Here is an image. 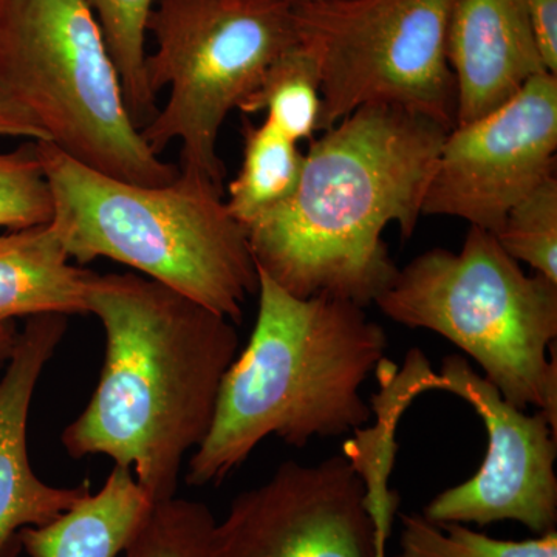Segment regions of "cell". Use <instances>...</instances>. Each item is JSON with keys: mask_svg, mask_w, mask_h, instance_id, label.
<instances>
[{"mask_svg": "<svg viewBox=\"0 0 557 557\" xmlns=\"http://www.w3.org/2000/svg\"><path fill=\"white\" fill-rule=\"evenodd\" d=\"M33 143L53 196L51 223L70 258L123 263L240 324L259 273L223 190L185 172L168 185L123 182L49 141Z\"/></svg>", "mask_w": 557, "mask_h": 557, "instance_id": "277c9868", "label": "cell"}, {"mask_svg": "<svg viewBox=\"0 0 557 557\" xmlns=\"http://www.w3.org/2000/svg\"><path fill=\"white\" fill-rule=\"evenodd\" d=\"M494 236L512 259L557 282L556 175L509 209Z\"/></svg>", "mask_w": 557, "mask_h": 557, "instance_id": "ffe728a7", "label": "cell"}, {"mask_svg": "<svg viewBox=\"0 0 557 557\" xmlns=\"http://www.w3.org/2000/svg\"><path fill=\"white\" fill-rule=\"evenodd\" d=\"M282 2H287L292 3V5H295V3L309 2V0H282Z\"/></svg>", "mask_w": 557, "mask_h": 557, "instance_id": "484cf974", "label": "cell"}, {"mask_svg": "<svg viewBox=\"0 0 557 557\" xmlns=\"http://www.w3.org/2000/svg\"><path fill=\"white\" fill-rule=\"evenodd\" d=\"M557 75L541 73L504 106L448 132L423 215L496 233L509 209L556 175Z\"/></svg>", "mask_w": 557, "mask_h": 557, "instance_id": "8fae6325", "label": "cell"}, {"mask_svg": "<svg viewBox=\"0 0 557 557\" xmlns=\"http://www.w3.org/2000/svg\"><path fill=\"white\" fill-rule=\"evenodd\" d=\"M218 520L200 502L177 496L153 505L126 557H212Z\"/></svg>", "mask_w": 557, "mask_h": 557, "instance_id": "44dd1931", "label": "cell"}, {"mask_svg": "<svg viewBox=\"0 0 557 557\" xmlns=\"http://www.w3.org/2000/svg\"><path fill=\"white\" fill-rule=\"evenodd\" d=\"M244 160L239 174L230 183V214L242 226L285 203L298 189L306 153L299 143L269 119L255 126L244 120Z\"/></svg>", "mask_w": 557, "mask_h": 557, "instance_id": "2e32d148", "label": "cell"}, {"mask_svg": "<svg viewBox=\"0 0 557 557\" xmlns=\"http://www.w3.org/2000/svg\"><path fill=\"white\" fill-rule=\"evenodd\" d=\"M395 557H557V530L527 541H500L463 523H435L423 515H399Z\"/></svg>", "mask_w": 557, "mask_h": 557, "instance_id": "d6986e66", "label": "cell"}, {"mask_svg": "<svg viewBox=\"0 0 557 557\" xmlns=\"http://www.w3.org/2000/svg\"><path fill=\"white\" fill-rule=\"evenodd\" d=\"M239 110L247 115L265 112L296 143L311 141L321 116V67L309 44L299 39L285 50Z\"/></svg>", "mask_w": 557, "mask_h": 557, "instance_id": "e0dca14e", "label": "cell"}, {"mask_svg": "<svg viewBox=\"0 0 557 557\" xmlns=\"http://www.w3.org/2000/svg\"><path fill=\"white\" fill-rule=\"evenodd\" d=\"M450 392L471 405L486 429V456L474 478L437 494L423 516L435 523H522L541 536L557 527V426L541 410L527 413L474 372L467 358L449 355L418 392Z\"/></svg>", "mask_w": 557, "mask_h": 557, "instance_id": "30bf717a", "label": "cell"}, {"mask_svg": "<svg viewBox=\"0 0 557 557\" xmlns=\"http://www.w3.org/2000/svg\"><path fill=\"white\" fill-rule=\"evenodd\" d=\"M542 60L557 75V0H523Z\"/></svg>", "mask_w": 557, "mask_h": 557, "instance_id": "603a6c76", "label": "cell"}, {"mask_svg": "<svg viewBox=\"0 0 557 557\" xmlns=\"http://www.w3.org/2000/svg\"><path fill=\"white\" fill-rule=\"evenodd\" d=\"M3 137L49 141L46 131L22 108L0 78V138Z\"/></svg>", "mask_w": 557, "mask_h": 557, "instance_id": "cb8c5ba5", "label": "cell"}, {"mask_svg": "<svg viewBox=\"0 0 557 557\" xmlns=\"http://www.w3.org/2000/svg\"><path fill=\"white\" fill-rule=\"evenodd\" d=\"M53 196L35 143L0 153V228L44 225L53 219Z\"/></svg>", "mask_w": 557, "mask_h": 557, "instance_id": "7402d4cb", "label": "cell"}, {"mask_svg": "<svg viewBox=\"0 0 557 557\" xmlns=\"http://www.w3.org/2000/svg\"><path fill=\"white\" fill-rule=\"evenodd\" d=\"M311 139L298 189L245 226L256 267L298 298L375 302L397 265L383 233L405 239L423 215L448 131L394 106H364Z\"/></svg>", "mask_w": 557, "mask_h": 557, "instance_id": "6da1fadb", "label": "cell"}, {"mask_svg": "<svg viewBox=\"0 0 557 557\" xmlns=\"http://www.w3.org/2000/svg\"><path fill=\"white\" fill-rule=\"evenodd\" d=\"M87 310L106 355L89 405L62 432L72 458L131 468L153 504L170 500L189 450L207 437L220 384L239 354L228 318L138 273L94 274Z\"/></svg>", "mask_w": 557, "mask_h": 557, "instance_id": "7a4b0ae2", "label": "cell"}, {"mask_svg": "<svg viewBox=\"0 0 557 557\" xmlns=\"http://www.w3.org/2000/svg\"><path fill=\"white\" fill-rule=\"evenodd\" d=\"M100 22L106 42L119 69L131 119L138 129L157 113L146 78V36L157 0H86Z\"/></svg>", "mask_w": 557, "mask_h": 557, "instance_id": "ac0fdd59", "label": "cell"}, {"mask_svg": "<svg viewBox=\"0 0 557 557\" xmlns=\"http://www.w3.org/2000/svg\"><path fill=\"white\" fill-rule=\"evenodd\" d=\"M456 0H309L295 3L296 30L321 67L319 131L364 106H394L457 124L448 61Z\"/></svg>", "mask_w": 557, "mask_h": 557, "instance_id": "ba28073f", "label": "cell"}, {"mask_svg": "<svg viewBox=\"0 0 557 557\" xmlns=\"http://www.w3.org/2000/svg\"><path fill=\"white\" fill-rule=\"evenodd\" d=\"M65 330L67 317L62 314L30 318L0 379V557L17 556L21 530L46 525L90 493L87 485L58 487L42 482L28 457L33 394Z\"/></svg>", "mask_w": 557, "mask_h": 557, "instance_id": "7c38bea8", "label": "cell"}, {"mask_svg": "<svg viewBox=\"0 0 557 557\" xmlns=\"http://www.w3.org/2000/svg\"><path fill=\"white\" fill-rule=\"evenodd\" d=\"M148 33L156 50L146 57L153 97L168 87L166 104L141 127L157 156L182 145L180 172L199 175L223 190L225 166L219 137L274 61L298 42L292 3L282 0H157Z\"/></svg>", "mask_w": 557, "mask_h": 557, "instance_id": "52a82bcc", "label": "cell"}, {"mask_svg": "<svg viewBox=\"0 0 557 557\" xmlns=\"http://www.w3.org/2000/svg\"><path fill=\"white\" fill-rule=\"evenodd\" d=\"M53 223L0 236V321L42 314H86L95 273L70 263Z\"/></svg>", "mask_w": 557, "mask_h": 557, "instance_id": "5bb4252c", "label": "cell"}, {"mask_svg": "<svg viewBox=\"0 0 557 557\" xmlns=\"http://www.w3.org/2000/svg\"><path fill=\"white\" fill-rule=\"evenodd\" d=\"M258 273L255 330L220 384L211 428L190 456L189 486H219L271 435L302 449L372 418L361 386L383 362L384 329L358 304L298 298Z\"/></svg>", "mask_w": 557, "mask_h": 557, "instance_id": "3957f363", "label": "cell"}, {"mask_svg": "<svg viewBox=\"0 0 557 557\" xmlns=\"http://www.w3.org/2000/svg\"><path fill=\"white\" fill-rule=\"evenodd\" d=\"M17 333L13 321H0V364L9 361L16 344Z\"/></svg>", "mask_w": 557, "mask_h": 557, "instance_id": "d4e9b609", "label": "cell"}, {"mask_svg": "<svg viewBox=\"0 0 557 557\" xmlns=\"http://www.w3.org/2000/svg\"><path fill=\"white\" fill-rule=\"evenodd\" d=\"M0 78L49 143L91 170L137 185L178 177L127 109L104 33L86 0H0Z\"/></svg>", "mask_w": 557, "mask_h": 557, "instance_id": "8992f818", "label": "cell"}, {"mask_svg": "<svg viewBox=\"0 0 557 557\" xmlns=\"http://www.w3.org/2000/svg\"><path fill=\"white\" fill-rule=\"evenodd\" d=\"M373 304L448 339L508 403L557 426V282L527 274L493 233L471 226L460 251L423 252Z\"/></svg>", "mask_w": 557, "mask_h": 557, "instance_id": "5b68a950", "label": "cell"}, {"mask_svg": "<svg viewBox=\"0 0 557 557\" xmlns=\"http://www.w3.org/2000/svg\"><path fill=\"white\" fill-rule=\"evenodd\" d=\"M394 498L344 456L311 467L285 461L234 498L212 557H384Z\"/></svg>", "mask_w": 557, "mask_h": 557, "instance_id": "9c48e42d", "label": "cell"}, {"mask_svg": "<svg viewBox=\"0 0 557 557\" xmlns=\"http://www.w3.org/2000/svg\"><path fill=\"white\" fill-rule=\"evenodd\" d=\"M446 50L457 87L456 126L494 112L548 72L523 0H456Z\"/></svg>", "mask_w": 557, "mask_h": 557, "instance_id": "4fadbf2b", "label": "cell"}, {"mask_svg": "<svg viewBox=\"0 0 557 557\" xmlns=\"http://www.w3.org/2000/svg\"><path fill=\"white\" fill-rule=\"evenodd\" d=\"M153 505L134 471L115 465L97 494H87L46 525L21 530V548L30 557H116L129 547Z\"/></svg>", "mask_w": 557, "mask_h": 557, "instance_id": "9a60e30c", "label": "cell"}]
</instances>
